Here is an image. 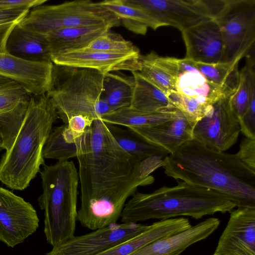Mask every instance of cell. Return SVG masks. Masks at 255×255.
<instances>
[{"label": "cell", "mask_w": 255, "mask_h": 255, "mask_svg": "<svg viewBox=\"0 0 255 255\" xmlns=\"http://www.w3.org/2000/svg\"><path fill=\"white\" fill-rule=\"evenodd\" d=\"M16 23L0 25V53H7L6 44L8 37Z\"/></svg>", "instance_id": "ab89813d"}, {"label": "cell", "mask_w": 255, "mask_h": 255, "mask_svg": "<svg viewBox=\"0 0 255 255\" xmlns=\"http://www.w3.org/2000/svg\"><path fill=\"white\" fill-rule=\"evenodd\" d=\"M240 131L246 137L255 140V95L243 118L239 121Z\"/></svg>", "instance_id": "d590c367"}, {"label": "cell", "mask_w": 255, "mask_h": 255, "mask_svg": "<svg viewBox=\"0 0 255 255\" xmlns=\"http://www.w3.org/2000/svg\"><path fill=\"white\" fill-rule=\"evenodd\" d=\"M176 109L145 112L125 107L109 112L101 119L107 124L129 127H150L173 119Z\"/></svg>", "instance_id": "603a6c76"}, {"label": "cell", "mask_w": 255, "mask_h": 255, "mask_svg": "<svg viewBox=\"0 0 255 255\" xmlns=\"http://www.w3.org/2000/svg\"><path fill=\"white\" fill-rule=\"evenodd\" d=\"M219 225L218 218H208L183 231L151 243L129 255H179L191 245L209 236Z\"/></svg>", "instance_id": "ac0fdd59"}, {"label": "cell", "mask_w": 255, "mask_h": 255, "mask_svg": "<svg viewBox=\"0 0 255 255\" xmlns=\"http://www.w3.org/2000/svg\"><path fill=\"white\" fill-rule=\"evenodd\" d=\"M176 91L185 96L197 98L209 105L227 97L219 87L209 82L198 71L179 74Z\"/></svg>", "instance_id": "4316f807"}, {"label": "cell", "mask_w": 255, "mask_h": 255, "mask_svg": "<svg viewBox=\"0 0 255 255\" xmlns=\"http://www.w3.org/2000/svg\"><path fill=\"white\" fill-rule=\"evenodd\" d=\"M194 125L176 109L175 116L171 120L150 127L127 128L146 141L165 149L170 154L185 142L193 139Z\"/></svg>", "instance_id": "e0dca14e"}, {"label": "cell", "mask_w": 255, "mask_h": 255, "mask_svg": "<svg viewBox=\"0 0 255 255\" xmlns=\"http://www.w3.org/2000/svg\"><path fill=\"white\" fill-rule=\"evenodd\" d=\"M133 85V76L106 73L104 75L101 98L112 111L130 107Z\"/></svg>", "instance_id": "f1b7e54d"}, {"label": "cell", "mask_w": 255, "mask_h": 255, "mask_svg": "<svg viewBox=\"0 0 255 255\" xmlns=\"http://www.w3.org/2000/svg\"><path fill=\"white\" fill-rule=\"evenodd\" d=\"M59 118L46 94L30 98L26 114L10 149L0 160V181L10 189L23 190L45 165L42 151L52 126Z\"/></svg>", "instance_id": "277c9868"}, {"label": "cell", "mask_w": 255, "mask_h": 255, "mask_svg": "<svg viewBox=\"0 0 255 255\" xmlns=\"http://www.w3.org/2000/svg\"><path fill=\"white\" fill-rule=\"evenodd\" d=\"M177 181L174 186H162L148 193L136 191L125 205L122 222L137 223L178 216L199 219L217 213L230 212L236 207L232 200L216 191Z\"/></svg>", "instance_id": "3957f363"}, {"label": "cell", "mask_w": 255, "mask_h": 255, "mask_svg": "<svg viewBox=\"0 0 255 255\" xmlns=\"http://www.w3.org/2000/svg\"><path fill=\"white\" fill-rule=\"evenodd\" d=\"M236 154L243 163L255 170V140L244 138Z\"/></svg>", "instance_id": "8d00e7d4"}, {"label": "cell", "mask_w": 255, "mask_h": 255, "mask_svg": "<svg viewBox=\"0 0 255 255\" xmlns=\"http://www.w3.org/2000/svg\"><path fill=\"white\" fill-rule=\"evenodd\" d=\"M239 61L212 64L194 62V65L209 82L219 87L226 97H230L239 85Z\"/></svg>", "instance_id": "484cf974"}, {"label": "cell", "mask_w": 255, "mask_h": 255, "mask_svg": "<svg viewBox=\"0 0 255 255\" xmlns=\"http://www.w3.org/2000/svg\"><path fill=\"white\" fill-rule=\"evenodd\" d=\"M131 73L134 85L130 107L150 112L174 108L165 93L142 76L139 72Z\"/></svg>", "instance_id": "d4e9b609"}, {"label": "cell", "mask_w": 255, "mask_h": 255, "mask_svg": "<svg viewBox=\"0 0 255 255\" xmlns=\"http://www.w3.org/2000/svg\"><path fill=\"white\" fill-rule=\"evenodd\" d=\"M191 226L188 219L183 217L160 220L141 233L98 255H129L151 243L183 231Z\"/></svg>", "instance_id": "ffe728a7"}, {"label": "cell", "mask_w": 255, "mask_h": 255, "mask_svg": "<svg viewBox=\"0 0 255 255\" xmlns=\"http://www.w3.org/2000/svg\"><path fill=\"white\" fill-rule=\"evenodd\" d=\"M76 143L81 191L77 220L92 230L116 223L127 199L152 184L153 177L141 176V160L120 146L101 118Z\"/></svg>", "instance_id": "6da1fadb"}, {"label": "cell", "mask_w": 255, "mask_h": 255, "mask_svg": "<svg viewBox=\"0 0 255 255\" xmlns=\"http://www.w3.org/2000/svg\"><path fill=\"white\" fill-rule=\"evenodd\" d=\"M167 96L171 106L180 110L195 124L212 105H208L197 98L185 96L177 91H172Z\"/></svg>", "instance_id": "836d02e7"}, {"label": "cell", "mask_w": 255, "mask_h": 255, "mask_svg": "<svg viewBox=\"0 0 255 255\" xmlns=\"http://www.w3.org/2000/svg\"><path fill=\"white\" fill-rule=\"evenodd\" d=\"M31 95L16 81L0 75V112H7L29 101Z\"/></svg>", "instance_id": "d6a6232c"}, {"label": "cell", "mask_w": 255, "mask_h": 255, "mask_svg": "<svg viewBox=\"0 0 255 255\" xmlns=\"http://www.w3.org/2000/svg\"><path fill=\"white\" fill-rule=\"evenodd\" d=\"M99 24L61 28L45 34L51 56L63 51L83 49L95 38L110 30Z\"/></svg>", "instance_id": "7402d4cb"}, {"label": "cell", "mask_w": 255, "mask_h": 255, "mask_svg": "<svg viewBox=\"0 0 255 255\" xmlns=\"http://www.w3.org/2000/svg\"><path fill=\"white\" fill-rule=\"evenodd\" d=\"M53 63L31 62L0 53V75L16 81L31 95L46 94L49 90Z\"/></svg>", "instance_id": "2e32d148"}, {"label": "cell", "mask_w": 255, "mask_h": 255, "mask_svg": "<svg viewBox=\"0 0 255 255\" xmlns=\"http://www.w3.org/2000/svg\"><path fill=\"white\" fill-rule=\"evenodd\" d=\"M120 24L114 13L100 2L90 0L35 6L18 23L26 29L44 35L64 28L104 24L111 28Z\"/></svg>", "instance_id": "52a82bcc"}, {"label": "cell", "mask_w": 255, "mask_h": 255, "mask_svg": "<svg viewBox=\"0 0 255 255\" xmlns=\"http://www.w3.org/2000/svg\"><path fill=\"white\" fill-rule=\"evenodd\" d=\"M107 125L120 146L128 153L141 161L153 156L165 157L169 154L165 149L146 141L128 128L124 129L109 124Z\"/></svg>", "instance_id": "83f0119b"}, {"label": "cell", "mask_w": 255, "mask_h": 255, "mask_svg": "<svg viewBox=\"0 0 255 255\" xmlns=\"http://www.w3.org/2000/svg\"><path fill=\"white\" fill-rule=\"evenodd\" d=\"M178 61L177 58L162 57L151 51L145 55H140L138 72L167 96L172 91H176Z\"/></svg>", "instance_id": "44dd1931"}, {"label": "cell", "mask_w": 255, "mask_h": 255, "mask_svg": "<svg viewBox=\"0 0 255 255\" xmlns=\"http://www.w3.org/2000/svg\"><path fill=\"white\" fill-rule=\"evenodd\" d=\"M6 50L9 55L24 61L52 62L46 35L26 29L18 23L8 37Z\"/></svg>", "instance_id": "d6986e66"}, {"label": "cell", "mask_w": 255, "mask_h": 255, "mask_svg": "<svg viewBox=\"0 0 255 255\" xmlns=\"http://www.w3.org/2000/svg\"><path fill=\"white\" fill-rule=\"evenodd\" d=\"M29 102H22L11 111L0 112V148L6 152L10 150L19 132Z\"/></svg>", "instance_id": "4dcf8cb0"}, {"label": "cell", "mask_w": 255, "mask_h": 255, "mask_svg": "<svg viewBox=\"0 0 255 255\" xmlns=\"http://www.w3.org/2000/svg\"><path fill=\"white\" fill-rule=\"evenodd\" d=\"M166 176L209 188L232 200L238 207H255V170L236 154L210 148L194 139L164 157Z\"/></svg>", "instance_id": "7a4b0ae2"}, {"label": "cell", "mask_w": 255, "mask_h": 255, "mask_svg": "<svg viewBox=\"0 0 255 255\" xmlns=\"http://www.w3.org/2000/svg\"><path fill=\"white\" fill-rule=\"evenodd\" d=\"M149 227L137 223H114L89 234L74 236L53 247L46 255H98Z\"/></svg>", "instance_id": "8fae6325"}, {"label": "cell", "mask_w": 255, "mask_h": 255, "mask_svg": "<svg viewBox=\"0 0 255 255\" xmlns=\"http://www.w3.org/2000/svg\"><path fill=\"white\" fill-rule=\"evenodd\" d=\"M36 211L29 202L0 187V241L13 248L38 227Z\"/></svg>", "instance_id": "7c38bea8"}, {"label": "cell", "mask_w": 255, "mask_h": 255, "mask_svg": "<svg viewBox=\"0 0 255 255\" xmlns=\"http://www.w3.org/2000/svg\"><path fill=\"white\" fill-rule=\"evenodd\" d=\"M222 35V62L240 61L254 48L255 0H226L215 17Z\"/></svg>", "instance_id": "ba28073f"}, {"label": "cell", "mask_w": 255, "mask_h": 255, "mask_svg": "<svg viewBox=\"0 0 255 255\" xmlns=\"http://www.w3.org/2000/svg\"><path fill=\"white\" fill-rule=\"evenodd\" d=\"M230 97L221 98L214 103L195 124L193 139L210 148L221 151L228 150L236 143L241 132L240 127L231 106Z\"/></svg>", "instance_id": "30bf717a"}, {"label": "cell", "mask_w": 255, "mask_h": 255, "mask_svg": "<svg viewBox=\"0 0 255 255\" xmlns=\"http://www.w3.org/2000/svg\"><path fill=\"white\" fill-rule=\"evenodd\" d=\"M100 2L119 18L121 24L136 34L145 35L148 27L156 30L165 26L144 10L127 3L125 0H105Z\"/></svg>", "instance_id": "cb8c5ba5"}, {"label": "cell", "mask_w": 255, "mask_h": 255, "mask_svg": "<svg viewBox=\"0 0 255 255\" xmlns=\"http://www.w3.org/2000/svg\"><path fill=\"white\" fill-rule=\"evenodd\" d=\"M139 51L115 53L86 48L63 51L51 56L54 64L91 69L104 74L112 71L140 70Z\"/></svg>", "instance_id": "4fadbf2b"}, {"label": "cell", "mask_w": 255, "mask_h": 255, "mask_svg": "<svg viewBox=\"0 0 255 255\" xmlns=\"http://www.w3.org/2000/svg\"><path fill=\"white\" fill-rule=\"evenodd\" d=\"M29 9L27 8L0 9V25L18 23L29 12Z\"/></svg>", "instance_id": "74e56055"}, {"label": "cell", "mask_w": 255, "mask_h": 255, "mask_svg": "<svg viewBox=\"0 0 255 255\" xmlns=\"http://www.w3.org/2000/svg\"><path fill=\"white\" fill-rule=\"evenodd\" d=\"M104 75L91 69L53 64L46 95L64 124L74 116L95 120L112 111L101 98Z\"/></svg>", "instance_id": "8992f818"}, {"label": "cell", "mask_w": 255, "mask_h": 255, "mask_svg": "<svg viewBox=\"0 0 255 255\" xmlns=\"http://www.w3.org/2000/svg\"><path fill=\"white\" fill-rule=\"evenodd\" d=\"M87 49L115 53H130L139 51L130 41L110 29L99 35L85 47Z\"/></svg>", "instance_id": "e575fe53"}, {"label": "cell", "mask_w": 255, "mask_h": 255, "mask_svg": "<svg viewBox=\"0 0 255 255\" xmlns=\"http://www.w3.org/2000/svg\"><path fill=\"white\" fill-rule=\"evenodd\" d=\"M144 10L165 26L182 30L203 21L215 18L225 0H125Z\"/></svg>", "instance_id": "9c48e42d"}, {"label": "cell", "mask_w": 255, "mask_h": 255, "mask_svg": "<svg viewBox=\"0 0 255 255\" xmlns=\"http://www.w3.org/2000/svg\"><path fill=\"white\" fill-rule=\"evenodd\" d=\"M47 0H0V9L31 8L43 4Z\"/></svg>", "instance_id": "f35d334b"}, {"label": "cell", "mask_w": 255, "mask_h": 255, "mask_svg": "<svg viewBox=\"0 0 255 255\" xmlns=\"http://www.w3.org/2000/svg\"><path fill=\"white\" fill-rule=\"evenodd\" d=\"M185 58L203 63H222L224 42L215 18L203 21L181 31Z\"/></svg>", "instance_id": "9a60e30c"}, {"label": "cell", "mask_w": 255, "mask_h": 255, "mask_svg": "<svg viewBox=\"0 0 255 255\" xmlns=\"http://www.w3.org/2000/svg\"><path fill=\"white\" fill-rule=\"evenodd\" d=\"M40 173L43 192L38 202L44 210V232L47 242L54 247L74 236L78 172L74 162L67 160L44 165Z\"/></svg>", "instance_id": "5b68a950"}, {"label": "cell", "mask_w": 255, "mask_h": 255, "mask_svg": "<svg viewBox=\"0 0 255 255\" xmlns=\"http://www.w3.org/2000/svg\"><path fill=\"white\" fill-rule=\"evenodd\" d=\"M65 127L66 125L64 124L52 129L43 146L42 154L44 158L64 161L76 157V143L69 142L66 140L63 135Z\"/></svg>", "instance_id": "1f68e13d"}, {"label": "cell", "mask_w": 255, "mask_h": 255, "mask_svg": "<svg viewBox=\"0 0 255 255\" xmlns=\"http://www.w3.org/2000/svg\"><path fill=\"white\" fill-rule=\"evenodd\" d=\"M213 255H255V207H238L230 212Z\"/></svg>", "instance_id": "5bb4252c"}, {"label": "cell", "mask_w": 255, "mask_h": 255, "mask_svg": "<svg viewBox=\"0 0 255 255\" xmlns=\"http://www.w3.org/2000/svg\"><path fill=\"white\" fill-rule=\"evenodd\" d=\"M246 65L240 72V80L236 92L230 97L231 106L239 121L246 112L252 97L255 95L254 56L248 55Z\"/></svg>", "instance_id": "f546056e"}]
</instances>
